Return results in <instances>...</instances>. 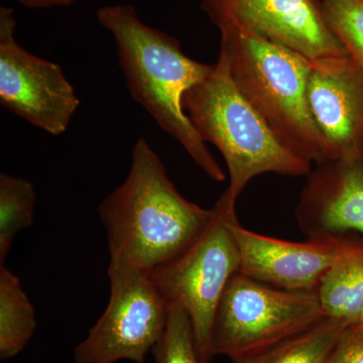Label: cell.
<instances>
[{
    "label": "cell",
    "mask_w": 363,
    "mask_h": 363,
    "mask_svg": "<svg viewBox=\"0 0 363 363\" xmlns=\"http://www.w3.org/2000/svg\"><path fill=\"white\" fill-rule=\"evenodd\" d=\"M106 231L107 274H149L174 259L199 235L213 215L180 194L145 138L131 152L125 180L98 207Z\"/></svg>",
    "instance_id": "1"
},
{
    "label": "cell",
    "mask_w": 363,
    "mask_h": 363,
    "mask_svg": "<svg viewBox=\"0 0 363 363\" xmlns=\"http://www.w3.org/2000/svg\"><path fill=\"white\" fill-rule=\"evenodd\" d=\"M347 328L336 320L324 317L278 345L233 363H327Z\"/></svg>",
    "instance_id": "15"
},
{
    "label": "cell",
    "mask_w": 363,
    "mask_h": 363,
    "mask_svg": "<svg viewBox=\"0 0 363 363\" xmlns=\"http://www.w3.org/2000/svg\"><path fill=\"white\" fill-rule=\"evenodd\" d=\"M327 363H363V333L348 327L332 351Z\"/></svg>",
    "instance_id": "19"
},
{
    "label": "cell",
    "mask_w": 363,
    "mask_h": 363,
    "mask_svg": "<svg viewBox=\"0 0 363 363\" xmlns=\"http://www.w3.org/2000/svg\"><path fill=\"white\" fill-rule=\"evenodd\" d=\"M307 99L321 140L323 162L363 160L360 67L348 55L312 61Z\"/></svg>",
    "instance_id": "11"
},
{
    "label": "cell",
    "mask_w": 363,
    "mask_h": 363,
    "mask_svg": "<svg viewBox=\"0 0 363 363\" xmlns=\"http://www.w3.org/2000/svg\"><path fill=\"white\" fill-rule=\"evenodd\" d=\"M317 292L325 317L354 325L363 303V238L332 267Z\"/></svg>",
    "instance_id": "13"
},
{
    "label": "cell",
    "mask_w": 363,
    "mask_h": 363,
    "mask_svg": "<svg viewBox=\"0 0 363 363\" xmlns=\"http://www.w3.org/2000/svg\"><path fill=\"white\" fill-rule=\"evenodd\" d=\"M352 326H354L357 330L363 333V303L362 307H360L359 313H358L357 321H355L354 325H352Z\"/></svg>",
    "instance_id": "21"
},
{
    "label": "cell",
    "mask_w": 363,
    "mask_h": 363,
    "mask_svg": "<svg viewBox=\"0 0 363 363\" xmlns=\"http://www.w3.org/2000/svg\"><path fill=\"white\" fill-rule=\"evenodd\" d=\"M96 16L116 42L119 67L131 97L211 180L225 181L223 169L183 106L186 93L209 76L214 65L189 58L175 38L145 25L133 6L100 7Z\"/></svg>",
    "instance_id": "2"
},
{
    "label": "cell",
    "mask_w": 363,
    "mask_h": 363,
    "mask_svg": "<svg viewBox=\"0 0 363 363\" xmlns=\"http://www.w3.org/2000/svg\"><path fill=\"white\" fill-rule=\"evenodd\" d=\"M327 26L363 71V0H320Z\"/></svg>",
    "instance_id": "17"
},
{
    "label": "cell",
    "mask_w": 363,
    "mask_h": 363,
    "mask_svg": "<svg viewBox=\"0 0 363 363\" xmlns=\"http://www.w3.org/2000/svg\"><path fill=\"white\" fill-rule=\"evenodd\" d=\"M37 328L35 309L21 279L0 266V358L9 359L23 350Z\"/></svg>",
    "instance_id": "14"
},
{
    "label": "cell",
    "mask_w": 363,
    "mask_h": 363,
    "mask_svg": "<svg viewBox=\"0 0 363 363\" xmlns=\"http://www.w3.org/2000/svg\"><path fill=\"white\" fill-rule=\"evenodd\" d=\"M219 30L220 52L241 94L286 150L322 164L321 140L307 99L311 60L240 28Z\"/></svg>",
    "instance_id": "3"
},
{
    "label": "cell",
    "mask_w": 363,
    "mask_h": 363,
    "mask_svg": "<svg viewBox=\"0 0 363 363\" xmlns=\"http://www.w3.org/2000/svg\"><path fill=\"white\" fill-rule=\"evenodd\" d=\"M108 278V305L76 347L74 363H145L166 327L168 305L145 272H116Z\"/></svg>",
    "instance_id": "7"
},
{
    "label": "cell",
    "mask_w": 363,
    "mask_h": 363,
    "mask_svg": "<svg viewBox=\"0 0 363 363\" xmlns=\"http://www.w3.org/2000/svg\"><path fill=\"white\" fill-rule=\"evenodd\" d=\"M37 193L30 181L0 174V264L11 252L14 238L32 225Z\"/></svg>",
    "instance_id": "16"
},
{
    "label": "cell",
    "mask_w": 363,
    "mask_h": 363,
    "mask_svg": "<svg viewBox=\"0 0 363 363\" xmlns=\"http://www.w3.org/2000/svg\"><path fill=\"white\" fill-rule=\"evenodd\" d=\"M295 214L308 238L363 234V160L318 164L308 176Z\"/></svg>",
    "instance_id": "12"
},
{
    "label": "cell",
    "mask_w": 363,
    "mask_h": 363,
    "mask_svg": "<svg viewBox=\"0 0 363 363\" xmlns=\"http://www.w3.org/2000/svg\"><path fill=\"white\" fill-rule=\"evenodd\" d=\"M325 317L317 291H288L238 272L215 314L212 352L233 362L259 354Z\"/></svg>",
    "instance_id": "6"
},
{
    "label": "cell",
    "mask_w": 363,
    "mask_h": 363,
    "mask_svg": "<svg viewBox=\"0 0 363 363\" xmlns=\"http://www.w3.org/2000/svg\"><path fill=\"white\" fill-rule=\"evenodd\" d=\"M11 7L0 9V104L49 135H63L80 106L58 64L30 54L16 39Z\"/></svg>",
    "instance_id": "8"
},
{
    "label": "cell",
    "mask_w": 363,
    "mask_h": 363,
    "mask_svg": "<svg viewBox=\"0 0 363 363\" xmlns=\"http://www.w3.org/2000/svg\"><path fill=\"white\" fill-rule=\"evenodd\" d=\"M26 9H50V7L70 6L78 0H14Z\"/></svg>",
    "instance_id": "20"
},
{
    "label": "cell",
    "mask_w": 363,
    "mask_h": 363,
    "mask_svg": "<svg viewBox=\"0 0 363 363\" xmlns=\"http://www.w3.org/2000/svg\"><path fill=\"white\" fill-rule=\"evenodd\" d=\"M201 9L219 30L240 28L311 61L348 55L317 0H202Z\"/></svg>",
    "instance_id": "9"
},
{
    "label": "cell",
    "mask_w": 363,
    "mask_h": 363,
    "mask_svg": "<svg viewBox=\"0 0 363 363\" xmlns=\"http://www.w3.org/2000/svg\"><path fill=\"white\" fill-rule=\"evenodd\" d=\"M233 231L240 250V274L288 291H318L358 238L346 233L284 240L253 233L238 220Z\"/></svg>",
    "instance_id": "10"
},
{
    "label": "cell",
    "mask_w": 363,
    "mask_h": 363,
    "mask_svg": "<svg viewBox=\"0 0 363 363\" xmlns=\"http://www.w3.org/2000/svg\"><path fill=\"white\" fill-rule=\"evenodd\" d=\"M183 106L202 140L213 143L225 160L230 181L226 190L233 199L262 174L311 173V164L286 150L241 94L224 52L212 73L186 93Z\"/></svg>",
    "instance_id": "4"
},
{
    "label": "cell",
    "mask_w": 363,
    "mask_h": 363,
    "mask_svg": "<svg viewBox=\"0 0 363 363\" xmlns=\"http://www.w3.org/2000/svg\"><path fill=\"white\" fill-rule=\"evenodd\" d=\"M236 200L225 191L205 228L174 259L149 272L167 305L185 310L192 324L200 363H210L212 328L226 286L240 272V255L233 231Z\"/></svg>",
    "instance_id": "5"
},
{
    "label": "cell",
    "mask_w": 363,
    "mask_h": 363,
    "mask_svg": "<svg viewBox=\"0 0 363 363\" xmlns=\"http://www.w3.org/2000/svg\"><path fill=\"white\" fill-rule=\"evenodd\" d=\"M152 352L155 363H200L190 318L179 306H169L166 327Z\"/></svg>",
    "instance_id": "18"
}]
</instances>
